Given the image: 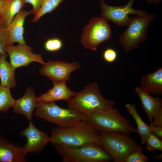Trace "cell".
I'll return each mask as SVG.
<instances>
[{
  "instance_id": "cb8c5ba5",
  "label": "cell",
  "mask_w": 162,
  "mask_h": 162,
  "mask_svg": "<svg viewBox=\"0 0 162 162\" xmlns=\"http://www.w3.org/2000/svg\"><path fill=\"white\" fill-rule=\"evenodd\" d=\"M149 151L158 150L162 152V140L156 135L151 133L146 139L145 144Z\"/></svg>"
},
{
  "instance_id": "3957f363",
  "label": "cell",
  "mask_w": 162,
  "mask_h": 162,
  "mask_svg": "<svg viewBox=\"0 0 162 162\" xmlns=\"http://www.w3.org/2000/svg\"><path fill=\"white\" fill-rule=\"evenodd\" d=\"M34 115L64 128L74 126L82 121H86L87 119L86 115L69 108H61L54 102L38 104Z\"/></svg>"
},
{
  "instance_id": "83f0119b",
  "label": "cell",
  "mask_w": 162,
  "mask_h": 162,
  "mask_svg": "<svg viewBox=\"0 0 162 162\" xmlns=\"http://www.w3.org/2000/svg\"><path fill=\"white\" fill-rule=\"evenodd\" d=\"M104 60L108 63H112L116 59L117 54L114 49L108 48L104 52L103 55Z\"/></svg>"
},
{
  "instance_id": "44dd1931",
  "label": "cell",
  "mask_w": 162,
  "mask_h": 162,
  "mask_svg": "<svg viewBox=\"0 0 162 162\" xmlns=\"http://www.w3.org/2000/svg\"><path fill=\"white\" fill-rule=\"evenodd\" d=\"M125 107L136 122L137 126L136 132L141 138L142 144L144 145L146 139L151 133L150 126L143 121L137 112L134 104H126Z\"/></svg>"
},
{
  "instance_id": "5b68a950",
  "label": "cell",
  "mask_w": 162,
  "mask_h": 162,
  "mask_svg": "<svg viewBox=\"0 0 162 162\" xmlns=\"http://www.w3.org/2000/svg\"><path fill=\"white\" fill-rule=\"evenodd\" d=\"M87 116L86 122L99 132L106 133L136 132L129 120L123 116L118 110L112 108L104 112L92 113Z\"/></svg>"
},
{
  "instance_id": "4dcf8cb0",
  "label": "cell",
  "mask_w": 162,
  "mask_h": 162,
  "mask_svg": "<svg viewBox=\"0 0 162 162\" xmlns=\"http://www.w3.org/2000/svg\"><path fill=\"white\" fill-rule=\"evenodd\" d=\"M150 126L151 132L159 138L162 139V127Z\"/></svg>"
},
{
  "instance_id": "1f68e13d",
  "label": "cell",
  "mask_w": 162,
  "mask_h": 162,
  "mask_svg": "<svg viewBox=\"0 0 162 162\" xmlns=\"http://www.w3.org/2000/svg\"><path fill=\"white\" fill-rule=\"evenodd\" d=\"M146 1L149 4H157L160 3L162 0H146Z\"/></svg>"
},
{
  "instance_id": "836d02e7",
  "label": "cell",
  "mask_w": 162,
  "mask_h": 162,
  "mask_svg": "<svg viewBox=\"0 0 162 162\" xmlns=\"http://www.w3.org/2000/svg\"><path fill=\"white\" fill-rule=\"evenodd\" d=\"M5 0H0V15Z\"/></svg>"
},
{
  "instance_id": "8fae6325",
  "label": "cell",
  "mask_w": 162,
  "mask_h": 162,
  "mask_svg": "<svg viewBox=\"0 0 162 162\" xmlns=\"http://www.w3.org/2000/svg\"><path fill=\"white\" fill-rule=\"evenodd\" d=\"M5 52L9 57L10 63L15 69L22 67H28L33 62L42 65L45 63L41 55L34 53L33 49L26 44L7 45Z\"/></svg>"
},
{
  "instance_id": "4fadbf2b",
  "label": "cell",
  "mask_w": 162,
  "mask_h": 162,
  "mask_svg": "<svg viewBox=\"0 0 162 162\" xmlns=\"http://www.w3.org/2000/svg\"><path fill=\"white\" fill-rule=\"evenodd\" d=\"M36 97L33 88L29 87L26 90L23 96L16 100L13 112L17 114L23 115L29 122L32 121L33 111L37 105Z\"/></svg>"
},
{
  "instance_id": "e0dca14e",
  "label": "cell",
  "mask_w": 162,
  "mask_h": 162,
  "mask_svg": "<svg viewBox=\"0 0 162 162\" xmlns=\"http://www.w3.org/2000/svg\"><path fill=\"white\" fill-rule=\"evenodd\" d=\"M141 103L142 108L149 121L152 122L154 117L162 110V99L151 96L140 87L135 90Z\"/></svg>"
},
{
  "instance_id": "603a6c76",
  "label": "cell",
  "mask_w": 162,
  "mask_h": 162,
  "mask_svg": "<svg viewBox=\"0 0 162 162\" xmlns=\"http://www.w3.org/2000/svg\"><path fill=\"white\" fill-rule=\"evenodd\" d=\"M10 89L0 85V112H7L14 106L16 100L12 96Z\"/></svg>"
},
{
  "instance_id": "7402d4cb",
  "label": "cell",
  "mask_w": 162,
  "mask_h": 162,
  "mask_svg": "<svg viewBox=\"0 0 162 162\" xmlns=\"http://www.w3.org/2000/svg\"><path fill=\"white\" fill-rule=\"evenodd\" d=\"M64 0H41L40 9L34 16L31 21L36 22L44 15L51 12L56 9Z\"/></svg>"
},
{
  "instance_id": "52a82bcc",
  "label": "cell",
  "mask_w": 162,
  "mask_h": 162,
  "mask_svg": "<svg viewBox=\"0 0 162 162\" xmlns=\"http://www.w3.org/2000/svg\"><path fill=\"white\" fill-rule=\"evenodd\" d=\"M154 16V14H148L130 18L128 28L120 35L118 39L119 43L126 52L137 48L147 38V30Z\"/></svg>"
},
{
  "instance_id": "f546056e",
  "label": "cell",
  "mask_w": 162,
  "mask_h": 162,
  "mask_svg": "<svg viewBox=\"0 0 162 162\" xmlns=\"http://www.w3.org/2000/svg\"><path fill=\"white\" fill-rule=\"evenodd\" d=\"M153 120V122L149 124V126L162 127V110L154 117Z\"/></svg>"
},
{
  "instance_id": "2e32d148",
  "label": "cell",
  "mask_w": 162,
  "mask_h": 162,
  "mask_svg": "<svg viewBox=\"0 0 162 162\" xmlns=\"http://www.w3.org/2000/svg\"><path fill=\"white\" fill-rule=\"evenodd\" d=\"M32 13L31 10H22L14 17L7 27L9 34L8 45L13 44L15 42L26 44L23 36L24 24L26 17Z\"/></svg>"
},
{
  "instance_id": "d4e9b609",
  "label": "cell",
  "mask_w": 162,
  "mask_h": 162,
  "mask_svg": "<svg viewBox=\"0 0 162 162\" xmlns=\"http://www.w3.org/2000/svg\"><path fill=\"white\" fill-rule=\"evenodd\" d=\"M9 32L5 25L0 27V54L8 57L5 52V48L8 45Z\"/></svg>"
},
{
  "instance_id": "277c9868",
  "label": "cell",
  "mask_w": 162,
  "mask_h": 162,
  "mask_svg": "<svg viewBox=\"0 0 162 162\" xmlns=\"http://www.w3.org/2000/svg\"><path fill=\"white\" fill-rule=\"evenodd\" d=\"M64 162H109L113 161L110 155L100 145L88 143L76 147L54 145Z\"/></svg>"
},
{
  "instance_id": "ac0fdd59",
  "label": "cell",
  "mask_w": 162,
  "mask_h": 162,
  "mask_svg": "<svg viewBox=\"0 0 162 162\" xmlns=\"http://www.w3.org/2000/svg\"><path fill=\"white\" fill-rule=\"evenodd\" d=\"M141 87L149 94L157 96L162 95V67L154 72L144 75L141 77Z\"/></svg>"
},
{
  "instance_id": "f1b7e54d",
  "label": "cell",
  "mask_w": 162,
  "mask_h": 162,
  "mask_svg": "<svg viewBox=\"0 0 162 162\" xmlns=\"http://www.w3.org/2000/svg\"><path fill=\"white\" fill-rule=\"evenodd\" d=\"M26 3L31 4L32 6V14L35 15L39 10L41 6V0H24Z\"/></svg>"
},
{
  "instance_id": "ba28073f",
  "label": "cell",
  "mask_w": 162,
  "mask_h": 162,
  "mask_svg": "<svg viewBox=\"0 0 162 162\" xmlns=\"http://www.w3.org/2000/svg\"><path fill=\"white\" fill-rule=\"evenodd\" d=\"M111 37V29L108 21L101 17H93L84 27L81 42L86 49L95 51L100 44Z\"/></svg>"
},
{
  "instance_id": "484cf974",
  "label": "cell",
  "mask_w": 162,
  "mask_h": 162,
  "mask_svg": "<svg viewBox=\"0 0 162 162\" xmlns=\"http://www.w3.org/2000/svg\"><path fill=\"white\" fill-rule=\"evenodd\" d=\"M148 158L142 152V148H140L130 153L124 162H147Z\"/></svg>"
},
{
  "instance_id": "ffe728a7",
  "label": "cell",
  "mask_w": 162,
  "mask_h": 162,
  "mask_svg": "<svg viewBox=\"0 0 162 162\" xmlns=\"http://www.w3.org/2000/svg\"><path fill=\"white\" fill-rule=\"evenodd\" d=\"M5 56L0 55V79L1 85L14 88L16 83L15 69L6 60Z\"/></svg>"
},
{
  "instance_id": "30bf717a",
  "label": "cell",
  "mask_w": 162,
  "mask_h": 162,
  "mask_svg": "<svg viewBox=\"0 0 162 162\" xmlns=\"http://www.w3.org/2000/svg\"><path fill=\"white\" fill-rule=\"evenodd\" d=\"M81 67L77 62L68 63L49 59L42 65L39 72L41 75L47 77L53 83L66 82L69 80L71 73Z\"/></svg>"
},
{
  "instance_id": "4316f807",
  "label": "cell",
  "mask_w": 162,
  "mask_h": 162,
  "mask_svg": "<svg viewBox=\"0 0 162 162\" xmlns=\"http://www.w3.org/2000/svg\"><path fill=\"white\" fill-rule=\"evenodd\" d=\"M63 45L62 42L57 38H52L47 40L45 42V49L50 52L57 51L60 50Z\"/></svg>"
},
{
  "instance_id": "9c48e42d",
  "label": "cell",
  "mask_w": 162,
  "mask_h": 162,
  "mask_svg": "<svg viewBox=\"0 0 162 162\" xmlns=\"http://www.w3.org/2000/svg\"><path fill=\"white\" fill-rule=\"evenodd\" d=\"M135 0H129L125 5L122 6H110L103 0H100L101 10L100 17L110 20L119 26H127L130 20V14L144 16L148 14L145 10H136L132 7Z\"/></svg>"
},
{
  "instance_id": "8992f818",
  "label": "cell",
  "mask_w": 162,
  "mask_h": 162,
  "mask_svg": "<svg viewBox=\"0 0 162 162\" xmlns=\"http://www.w3.org/2000/svg\"><path fill=\"white\" fill-rule=\"evenodd\" d=\"M99 134L102 146L115 162H124L130 153L142 148L126 133L99 132Z\"/></svg>"
},
{
  "instance_id": "7a4b0ae2",
  "label": "cell",
  "mask_w": 162,
  "mask_h": 162,
  "mask_svg": "<svg viewBox=\"0 0 162 162\" xmlns=\"http://www.w3.org/2000/svg\"><path fill=\"white\" fill-rule=\"evenodd\" d=\"M68 102L69 108L86 116L95 112L108 110L113 108L115 103L103 96L96 82L88 84Z\"/></svg>"
},
{
  "instance_id": "5bb4252c",
  "label": "cell",
  "mask_w": 162,
  "mask_h": 162,
  "mask_svg": "<svg viewBox=\"0 0 162 162\" xmlns=\"http://www.w3.org/2000/svg\"><path fill=\"white\" fill-rule=\"evenodd\" d=\"M26 154L22 147L0 135V162H26Z\"/></svg>"
},
{
  "instance_id": "e575fe53",
  "label": "cell",
  "mask_w": 162,
  "mask_h": 162,
  "mask_svg": "<svg viewBox=\"0 0 162 162\" xmlns=\"http://www.w3.org/2000/svg\"><path fill=\"white\" fill-rule=\"evenodd\" d=\"M4 25H5L4 24L3 20L0 16V27L3 26Z\"/></svg>"
},
{
  "instance_id": "9a60e30c",
  "label": "cell",
  "mask_w": 162,
  "mask_h": 162,
  "mask_svg": "<svg viewBox=\"0 0 162 162\" xmlns=\"http://www.w3.org/2000/svg\"><path fill=\"white\" fill-rule=\"evenodd\" d=\"M77 94L70 90L66 82L55 83L53 87L46 92L36 97L37 102L38 104L59 100L68 101Z\"/></svg>"
},
{
  "instance_id": "6da1fadb",
  "label": "cell",
  "mask_w": 162,
  "mask_h": 162,
  "mask_svg": "<svg viewBox=\"0 0 162 162\" xmlns=\"http://www.w3.org/2000/svg\"><path fill=\"white\" fill-rule=\"evenodd\" d=\"M98 131L87 122L82 121L70 128H53L50 132V142L54 145H62L70 147L88 143L102 146Z\"/></svg>"
},
{
  "instance_id": "7c38bea8",
  "label": "cell",
  "mask_w": 162,
  "mask_h": 162,
  "mask_svg": "<svg viewBox=\"0 0 162 162\" xmlns=\"http://www.w3.org/2000/svg\"><path fill=\"white\" fill-rule=\"evenodd\" d=\"M20 136H25L27 141L22 147L26 154L40 153L50 142V137L46 132L39 130L29 121L28 127L20 132Z\"/></svg>"
},
{
  "instance_id": "d6986e66",
  "label": "cell",
  "mask_w": 162,
  "mask_h": 162,
  "mask_svg": "<svg viewBox=\"0 0 162 162\" xmlns=\"http://www.w3.org/2000/svg\"><path fill=\"white\" fill-rule=\"evenodd\" d=\"M26 3L24 0H5L0 16L7 26L14 17L23 10Z\"/></svg>"
},
{
  "instance_id": "d6a6232c",
  "label": "cell",
  "mask_w": 162,
  "mask_h": 162,
  "mask_svg": "<svg viewBox=\"0 0 162 162\" xmlns=\"http://www.w3.org/2000/svg\"><path fill=\"white\" fill-rule=\"evenodd\" d=\"M153 158L155 160H161L162 159V154L157 155L153 157Z\"/></svg>"
}]
</instances>
